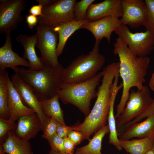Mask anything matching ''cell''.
Returning a JSON list of instances; mask_svg holds the SVG:
<instances>
[{"instance_id":"cell-37","label":"cell","mask_w":154,"mask_h":154,"mask_svg":"<svg viewBox=\"0 0 154 154\" xmlns=\"http://www.w3.org/2000/svg\"><path fill=\"white\" fill-rule=\"evenodd\" d=\"M154 114V100L149 107L143 113V116L147 117Z\"/></svg>"},{"instance_id":"cell-19","label":"cell","mask_w":154,"mask_h":154,"mask_svg":"<svg viewBox=\"0 0 154 154\" xmlns=\"http://www.w3.org/2000/svg\"><path fill=\"white\" fill-rule=\"evenodd\" d=\"M8 88L9 120L15 122L22 116L36 112L34 110L27 107L24 104L10 78L8 80Z\"/></svg>"},{"instance_id":"cell-25","label":"cell","mask_w":154,"mask_h":154,"mask_svg":"<svg viewBox=\"0 0 154 154\" xmlns=\"http://www.w3.org/2000/svg\"><path fill=\"white\" fill-rule=\"evenodd\" d=\"M57 94L52 98L40 101L41 108L43 114L47 117H53L63 125H66L63 111L59 102Z\"/></svg>"},{"instance_id":"cell-22","label":"cell","mask_w":154,"mask_h":154,"mask_svg":"<svg viewBox=\"0 0 154 154\" xmlns=\"http://www.w3.org/2000/svg\"><path fill=\"white\" fill-rule=\"evenodd\" d=\"M90 22L86 20L83 21H73L62 23L54 27L58 35V42L57 48V56L58 57L62 53L67 41L76 31L81 29L85 23Z\"/></svg>"},{"instance_id":"cell-28","label":"cell","mask_w":154,"mask_h":154,"mask_svg":"<svg viewBox=\"0 0 154 154\" xmlns=\"http://www.w3.org/2000/svg\"><path fill=\"white\" fill-rule=\"evenodd\" d=\"M147 7L146 18L142 26L154 37V0H145Z\"/></svg>"},{"instance_id":"cell-39","label":"cell","mask_w":154,"mask_h":154,"mask_svg":"<svg viewBox=\"0 0 154 154\" xmlns=\"http://www.w3.org/2000/svg\"><path fill=\"white\" fill-rule=\"evenodd\" d=\"M48 154H67L65 153H60L53 151L51 150L49 151Z\"/></svg>"},{"instance_id":"cell-2","label":"cell","mask_w":154,"mask_h":154,"mask_svg":"<svg viewBox=\"0 0 154 154\" xmlns=\"http://www.w3.org/2000/svg\"><path fill=\"white\" fill-rule=\"evenodd\" d=\"M119 65L113 62L104 68L102 73V80L99 87L96 100L89 114L82 123L70 126L72 130L80 132L84 140L90 137L106 125L109 114L111 87L116 76L119 74Z\"/></svg>"},{"instance_id":"cell-27","label":"cell","mask_w":154,"mask_h":154,"mask_svg":"<svg viewBox=\"0 0 154 154\" xmlns=\"http://www.w3.org/2000/svg\"><path fill=\"white\" fill-rule=\"evenodd\" d=\"M95 0H81L76 1L74 7L75 20L83 21L86 20L88 9Z\"/></svg>"},{"instance_id":"cell-34","label":"cell","mask_w":154,"mask_h":154,"mask_svg":"<svg viewBox=\"0 0 154 154\" xmlns=\"http://www.w3.org/2000/svg\"><path fill=\"white\" fill-rule=\"evenodd\" d=\"M64 146L65 153L67 154H74L76 146L68 138L67 136L63 138Z\"/></svg>"},{"instance_id":"cell-17","label":"cell","mask_w":154,"mask_h":154,"mask_svg":"<svg viewBox=\"0 0 154 154\" xmlns=\"http://www.w3.org/2000/svg\"><path fill=\"white\" fill-rule=\"evenodd\" d=\"M16 40L24 48L23 57L28 60L30 65L29 69L39 70L45 66L41 57H38L36 52L35 47L37 40L36 34L30 36L20 35L17 37Z\"/></svg>"},{"instance_id":"cell-29","label":"cell","mask_w":154,"mask_h":154,"mask_svg":"<svg viewBox=\"0 0 154 154\" xmlns=\"http://www.w3.org/2000/svg\"><path fill=\"white\" fill-rule=\"evenodd\" d=\"M17 125L15 122L0 117V145L5 141L9 132L16 129Z\"/></svg>"},{"instance_id":"cell-7","label":"cell","mask_w":154,"mask_h":154,"mask_svg":"<svg viewBox=\"0 0 154 154\" xmlns=\"http://www.w3.org/2000/svg\"><path fill=\"white\" fill-rule=\"evenodd\" d=\"M36 29L37 40L36 47L40 50L41 58L45 66L56 68L61 66L56 52L58 42V33L54 27L39 24Z\"/></svg>"},{"instance_id":"cell-18","label":"cell","mask_w":154,"mask_h":154,"mask_svg":"<svg viewBox=\"0 0 154 154\" xmlns=\"http://www.w3.org/2000/svg\"><path fill=\"white\" fill-rule=\"evenodd\" d=\"M16 130L17 135L20 138L29 141L35 137L41 130V121L37 114L35 112L19 117Z\"/></svg>"},{"instance_id":"cell-30","label":"cell","mask_w":154,"mask_h":154,"mask_svg":"<svg viewBox=\"0 0 154 154\" xmlns=\"http://www.w3.org/2000/svg\"><path fill=\"white\" fill-rule=\"evenodd\" d=\"M58 121L53 117L49 118L42 131V138L48 141L56 134Z\"/></svg>"},{"instance_id":"cell-8","label":"cell","mask_w":154,"mask_h":154,"mask_svg":"<svg viewBox=\"0 0 154 154\" xmlns=\"http://www.w3.org/2000/svg\"><path fill=\"white\" fill-rule=\"evenodd\" d=\"M154 100L151 96L149 88L146 86L136 91L131 90L124 110L116 120L117 129L145 111Z\"/></svg>"},{"instance_id":"cell-38","label":"cell","mask_w":154,"mask_h":154,"mask_svg":"<svg viewBox=\"0 0 154 154\" xmlns=\"http://www.w3.org/2000/svg\"><path fill=\"white\" fill-rule=\"evenodd\" d=\"M149 86L154 93V72L152 74L149 81Z\"/></svg>"},{"instance_id":"cell-31","label":"cell","mask_w":154,"mask_h":154,"mask_svg":"<svg viewBox=\"0 0 154 154\" xmlns=\"http://www.w3.org/2000/svg\"><path fill=\"white\" fill-rule=\"evenodd\" d=\"M48 141L50 147V150L55 152L65 153L63 138L56 134Z\"/></svg>"},{"instance_id":"cell-40","label":"cell","mask_w":154,"mask_h":154,"mask_svg":"<svg viewBox=\"0 0 154 154\" xmlns=\"http://www.w3.org/2000/svg\"><path fill=\"white\" fill-rule=\"evenodd\" d=\"M145 154H154V151L152 149L147 151Z\"/></svg>"},{"instance_id":"cell-41","label":"cell","mask_w":154,"mask_h":154,"mask_svg":"<svg viewBox=\"0 0 154 154\" xmlns=\"http://www.w3.org/2000/svg\"><path fill=\"white\" fill-rule=\"evenodd\" d=\"M152 149L154 151V138L153 139V143Z\"/></svg>"},{"instance_id":"cell-36","label":"cell","mask_w":154,"mask_h":154,"mask_svg":"<svg viewBox=\"0 0 154 154\" xmlns=\"http://www.w3.org/2000/svg\"><path fill=\"white\" fill-rule=\"evenodd\" d=\"M42 6L40 4L33 5L29 10V14L38 17L42 16Z\"/></svg>"},{"instance_id":"cell-9","label":"cell","mask_w":154,"mask_h":154,"mask_svg":"<svg viewBox=\"0 0 154 154\" xmlns=\"http://www.w3.org/2000/svg\"><path fill=\"white\" fill-rule=\"evenodd\" d=\"M114 32L123 40L130 50L137 56H147L154 48V37L148 31L132 33L127 25L121 24Z\"/></svg>"},{"instance_id":"cell-35","label":"cell","mask_w":154,"mask_h":154,"mask_svg":"<svg viewBox=\"0 0 154 154\" xmlns=\"http://www.w3.org/2000/svg\"><path fill=\"white\" fill-rule=\"evenodd\" d=\"M25 18L27 26L31 30L38 24V16L29 14L26 16Z\"/></svg>"},{"instance_id":"cell-20","label":"cell","mask_w":154,"mask_h":154,"mask_svg":"<svg viewBox=\"0 0 154 154\" xmlns=\"http://www.w3.org/2000/svg\"><path fill=\"white\" fill-rule=\"evenodd\" d=\"M119 78L118 76L115 77L112 86L110 108L108 121L110 130L109 143L114 146L117 149L120 151L122 149L119 144V139L118 137L114 112V103L116 96L118 91L123 87L122 82L118 85Z\"/></svg>"},{"instance_id":"cell-12","label":"cell","mask_w":154,"mask_h":154,"mask_svg":"<svg viewBox=\"0 0 154 154\" xmlns=\"http://www.w3.org/2000/svg\"><path fill=\"white\" fill-rule=\"evenodd\" d=\"M122 15L119 19L121 24L133 29L142 26L147 12L145 0H122Z\"/></svg>"},{"instance_id":"cell-43","label":"cell","mask_w":154,"mask_h":154,"mask_svg":"<svg viewBox=\"0 0 154 154\" xmlns=\"http://www.w3.org/2000/svg\"><path fill=\"white\" fill-rule=\"evenodd\" d=\"M119 154L117 153V154Z\"/></svg>"},{"instance_id":"cell-15","label":"cell","mask_w":154,"mask_h":154,"mask_svg":"<svg viewBox=\"0 0 154 154\" xmlns=\"http://www.w3.org/2000/svg\"><path fill=\"white\" fill-rule=\"evenodd\" d=\"M122 15V0H105L90 6L86 20L92 21L110 16L121 18Z\"/></svg>"},{"instance_id":"cell-32","label":"cell","mask_w":154,"mask_h":154,"mask_svg":"<svg viewBox=\"0 0 154 154\" xmlns=\"http://www.w3.org/2000/svg\"><path fill=\"white\" fill-rule=\"evenodd\" d=\"M67 136L76 145L80 144L84 140L82 134L80 132L75 130H72Z\"/></svg>"},{"instance_id":"cell-11","label":"cell","mask_w":154,"mask_h":154,"mask_svg":"<svg viewBox=\"0 0 154 154\" xmlns=\"http://www.w3.org/2000/svg\"><path fill=\"white\" fill-rule=\"evenodd\" d=\"M11 80L24 104L34 110L38 114L41 123V131H43L49 118L46 117L42 113L40 102L37 97L32 87L17 73L12 75Z\"/></svg>"},{"instance_id":"cell-33","label":"cell","mask_w":154,"mask_h":154,"mask_svg":"<svg viewBox=\"0 0 154 154\" xmlns=\"http://www.w3.org/2000/svg\"><path fill=\"white\" fill-rule=\"evenodd\" d=\"M72 130L70 126L63 125L58 121L56 134L60 137L63 138L67 136Z\"/></svg>"},{"instance_id":"cell-5","label":"cell","mask_w":154,"mask_h":154,"mask_svg":"<svg viewBox=\"0 0 154 154\" xmlns=\"http://www.w3.org/2000/svg\"><path fill=\"white\" fill-rule=\"evenodd\" d=\"M102 77L100 72L84 82L74 84L63 82L57 94L64 104L75 106L86 117L91 111V100L97 96L96 88Z\"/></svg>"},{"instance_id":"cell-10","label":"cell","mask_w":154,"mask_h":154,"mask_svg":"<svg viewBox=\"0 0 154 154\" xmlns=\"http://www.w3.org/2000/svg\"><path fill=\"white\" fill-rule=\"evenodd\" d=\"M27 6L26 0H0V33L6 34L17 30L22 22V13Z\"/></svg>"},{"instance_id":"cell-16","label":"cell","mask_w":154,"mask_h":154,"mask_svg":"<svg viewBox=\"0 0 154 154\" xmlns=\"http://www.w3.org/2000/svg\"><path fill=\"white\" fill-rule=\"evenodd\" d=\"M5 34V42L0 48V69L9 68L15 73H17L19 68V66L29 68L30 65L28 60L19 56L13 50L11 33Z\"/></svg>"},{"instance_id":"cell-1","label":"cell","mask_w":154,"mask_h":154,"mask_svg":"<svg viewBox=\"0 0 154 154\" xmlns=\"http://www.w3.org/2000/svg\"><path fill=\"white\" fill-rule=\"evenodd\" d=\"M114 53L119 60V76L122 80L123 91L121 98L117 105L115 117L117 118L124 110L128 100L129 90L133 87L142 89L143 84L149 64L147 56L139 57L135 55L123 40L118 37L114 44Z\"/></svg>"},{"instance_id":"cell-21","label":"cell","mask_w":154,"mask_h":154,"mask_svg":"<svg viewBox=\"0 0 154 154\" xmlns=\"http://www.w3.org/2000/svg\"><path fill=\"white\" fill-rule=\"evenodd\" d=\"M34 154L29 141L18 137L15 131L9 132L5 141L0 145V154Z\"/></svg>"},{"instance_id":"cell-14","label":"cell","mask_w":154,"mask_h":154,"mask_svg":"<svg viewBox=\"0 0 154 154\" xmlns=\"http://www.w3.org/2000/svg\"><path fill=\"white\" fill-rule=\"evenodd\" d=\"M119 19L117 17L110 16L95 21L84 24L81 29L90 31L96 40L101 41L105 38L109 43L110 42L112 33L121 24Z\"/></svg>"},{"instance_id":"cell-4","label":"cell","mask_w":154,"mask_h":154,"mask_svg":"<svg viewBox=\"0 0 154 154\" xmlns=\"http://www.w3.org/2000/svg\"><path fill=\"white\" fill-rule=\"evenodd\" d=\"M100 41L96 40L92 50L72 61L63 71V82L74 84L84 82L94 76L105 63V56L100 52Z\"/></svg>"},{"instance_id":"cell-42","label":"cell","mask_w":154,"mask_h":154,"mask_svg":"<svg viewBox=\"0 0 154 154\" xmlns=\"http://www.w3.org/2000/svg\"><path fill=\"white\" fill-rule=\"evenodd\" d=\"M8 154L6 153H2V154Z\"/></svg>"},{"instance_id":"cell-6","label":"cell","mask_w":154,"mask_h":154,"mask_svg":"<svg viewBox=\"0 0 154 154\" xmlns=\"http://www.w3.org/2000/svg\"><path fill=\"white\" fill-rule=\"evenodd\" d=\"M42 7L43 16L38 17V24L54 27L75 20V0H36Z\"/></svg>"},{"instance_id":"cell-26","label":"cell","mask_w":154,"mask_h":154,"mask_svg":"<svg viewBox=\"0 0 154 154\" xmlns=\"http://www.w3.org/2000/svg\"><path fill=\"white\" fill-rule=\"evenodd\" d=\"M9 78L5 69H0V117L8 120V83Z\"/></svg>"},{"instance_id":"cell-24","label":"cell","mask_w":154,"mask_h":154,"mask_svg":"<svg viewBox=\"0 0 154 154\" xmlns=\"http://www.w3.org/2000/svg\"><path fill=\"white\" fill-rule=\"evenodd\" d=\"M109 132L108 125L104 126L95 133L87 144L77 148L74 154H103L101 152L102 140Z\"/></svg>"},{"instance_id":"cell-23","label":"cell","mask_w":154,"mask_h":154,"mask_svg":"<svg viewBox=\"0 0 154 154\" xmlns=\"http://www.w3.org/2000/svg\"><path fill=\"white\" fill-rule=\"evenodd\" d=\"M154 138L119 139L120 146L130 154H145L152 149Z\"/></svg>"},{"instance_id":"cell-3","label":"cell","mask_w":154,"mask_h":154,"mask_svg":"<svg viewBox=\"0 0 154 154\" xmlns=\"http://www.w3.org/2000/svg\"><path fill=\"white\" fill-rule=\"evenodd\" d=\"M62 66H45L39 70L19 68L17 73L31 86L40 101L50 99L57 94L63 82Z\"/></svg>"},{"instance_id":"cell-13","label":"cell","mask_w":154,"mask_h":154,"mask_svg":"<svg viewBox=\"0 0 154 154\" xmlns=\"http://www.w3.org/2000/svg\"><path fill=\"white\" fill-rule=\"evenodd\" d=\"M141 122L123 126L117 129L119 139H129L133 138H154V114Z\"/></svg>"}]
</instances>
